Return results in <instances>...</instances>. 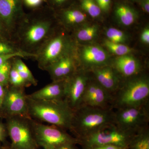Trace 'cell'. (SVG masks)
<instances>
[{
  "instance_id": "cell-1",
  "label": "cell",
  "mask_w": 149,
  "mask_h": 149,
  "mask_svg": "<svg viewBox=\"0 0 149 149\" xmlns=\"http://www.w3.org/2000/svg\"><path fill=\"white\" fill-rule=\"evenodd\" d=\"M57 24L55 17L24 15L11 36V42L21 52L35 56L58 29Z\"/></svg>"
},
{
  "instance_id": "cell-2",
  "label": "cell",
  "mask_w": 149,
  "mask_h": 149,
  "mask_svg": "<svg viewBox=\"0 0 149 149\" xmlns=\"http://www.w3.org/2000/svg\"><path fill=\"white\" fill-rule=\"evenodd\" d=\"M27 97L31 118L71 131L74 111L64 100H37Z\"/></svg>"
},
{
  "instance_id": "cell-3",
  "label": "cell",
  "mask_w": 149,
  "mask_h": 149,
  "mask_svg": "<svg viewBox=\"0 0 149 149\" xmlns=\"http://www.w3.org/2000/svg\"><path fill=\"white\" fill-rule=\"evenodd\" d=\"M113 118L114 112L110 108L82 106L74 111L71 132L80 140L113 123Z\"/></svg>"
},
{
  "instance_id": "cell-4",
  "label": "cell",
  "mask_w": 149,
  "mask_h": 149,
  "mask_svg": "<svg viewBox=\"0 0 149 149\" xmlns=\"http://www.w3.org/2000/svg\"><path fill=\"white\" fill-rule=\"evenodd\" d=\"M77 46L68 31L63 28H58L40 48L34 59L38 67L46 71L54 62L77 49Z\"/></svg>"
},
{
  "instance_id": "cell-5",
  "label": "cell",
  "mask_w": 149,
  "mask_h": 149,
  "mask_svg": "<svg viewBox=\"0 0 149 149\" xmlns=\"http://www.w3.org/2000/svg\"><path fill=\"white\" fill-rule=\"evenodd\" d=\"M115 94L112 105L117 109L147 104L149 97L148 77L139 74L128 78Z\"/></svg>"
},
{
  "instance_id": "cell-6",
  "label": "cell",
  "mask_w": 149,
  "mask_h": 149,
  "mask_svg": "<svg viewBox=\"0 0 149 149\" xmlns=\"http://www.w3.org/2000/svg\"><path fill=\"white\" fill-rule=\"evenodd\" d=\"M11 149H39L33 131L32 118L23 116L5 118Z\"/></svg>"
},
{
  "instance_id": "cell-7",
  "label": "cell",
  "mask_w": 149,
  "mask_h": 149,
  "mask_svg": "<svg viewBox=\"0 0 149 149\" xmlns=\"http://www.w3.org/2000/svg\"><path fill=\"white\" fill-rule=\"evenodd\" d=\"M135 135L120 130L112 123L79 140V144L82 146L83 149L104 145H113L128 149Z\"/></svg>"
},
{
  "instance_id": "cell-8",
  "label": "cell",
  "mask_w": 149,
  "mask_h": 149,
  "mask_svg": "<svg viewBox=\"0 0 149 149\" xmlns=\"http://www.w3.org/2000/svg\"><path fill=\"white\" fill-rule=\"evenodd\" d=\"M147 103L138 107L117 109L114 112L113 124L127 133L136 135L146 129L148 120Z\"/></svg>"
},
{
  "instance_id": "cell-9",
  "label": "cell",
  "mask_w": 149,
  "mask_h": 149,
  "mask_svg": "<svg viewBox=\"0 0 149 149\" xmlns=\"http://www.w3.org/2000/svg\"><path fill=\"white\" fill-rule=\"evenodd\" d=\"M32 123L36 141L43 149H54L66 144H79L78 139L59 127L45 125L32 118Z\"/></svg>"
},
{
  "instance_id": "cell-10",
  "label": "cell",
  "mask_w": 149,
  "mask_h": 149,
  "mask_svg": "<svg viewBox=\"0 0 149 149\" xmlns=\"http://www.w3.org/2000/svg\"><path fill=\"white\" fill-rule=\"evenodd\" d=\"M0 113L4 118L14 116L29 117L25 88L9 85L7 88Z\"/></svg>"
},
{
  "instance_id": "cell-11",
  "label": "cell",
  "mask_w": 149,
  "mask_h": 149,
  "mask_svg": "<svg viewBox=\"0 0 149 149\" xmlns=\"http://www.w3.org/2000/svg\"><path fill=\"white\" fill-rule=\"evenodd\" d=\"M89 80L84 71L77 70L65 80L64 100L74 111L82 106L83 95Z\"/></svg>"
},
{
  "instance_id": "cell-12",
  "label": "cell",
  "mask_w": 149,
  "mask_h": 149,
  "mask_svg": "<svg viewBox=\"0 0 149 149\" xmlns=\"http://www.w3.org/2000/svg\"><path fill=\"white\" fill-rule=\"evenodd\" d=\"M77 49L62 57L46 70L52 81L66 80L77 70Z\"/></svg>"
},
{
  "instance_id": "cell-13",
  "label": "cell",
  "mask_w": 149,
  "mask_h": 149,
  "mask_svg": "<svg viewBox=\"0 0 149 149\" xmlns=\"http://www.w3.org/2000/svg\"><path fill=\"white\" fill-rule=\"evenodd\" d=\"M22 2L23 0H0V19L10 38L25 15L22 9Z\"/></svg>"
},
{
  "instance_id": "cell-14",
  "label": "cell",
  "mask_w": 149,
  "mask_h": 149,
  "mask_svg": "<svg viewBox=\"0 0 149 149\" xmlns=\"http://www.w3.org/2000/svg\"><path fill=\"white\" fill-rule=\"evenodd\" d=\"M113 95L100 85L97 81H88L83 98L82 106L100 108H109L112 105Z\"/></svg>"
},
{
  "instance_id": "cell-15",
  "label": "cell",
  "mask_w": 149,
  "mask_h": 149,
  "mask_svg": "<svg viewBox=\"0 0 149 149\" xmlns=\"http://www.w3.org/2000/svg\"><path fill=\"white\" fill-rule=\"evenodd\" d=\"M96 81L113 95L120 87V80L117 72L108 65L91 69Z\"/></svg>"
},
{
  "instance_id": "cell-16",
  "label": "cell",
  "mask_w": 149,
  "mask_h": 149,
  "mask_svg": "<svg viewBox=\"0 0 149 149\" xmlns=\"http://www.w3.org/2000/svg\"><path fill=\"white\" fill-rule=\"evenodd\" d=\"M79 58L83 65L92 68L108 65L109 56L106 51L98 45H88L80 51Z\"/></svg>"
},
{
  "instance_id": "cell-17",
  "label": "cell",
  "mask_w": 149,
  "mask_h": 149,
  "mask_svg": "<svg viewBox=\"0 0 149 149\" xmlns=\"http://www.w3.org/2000/svg\"><path fill=\"white\" fill-rule=\"evenodd\" d=\"M65 95V80L52 81L32 94L27 95V97L37 100H64Z\"/></svg>"
},
{
  "instance_id": "cell-18",
  "label": "cell",
  "mask_w": 149,
  "mask_h": 149,
  "mask_svg": "<svg viewBox=\"0 0 149 149\" xmlns=\"http://www.w3.org/2000/svg\"><path fill=\"white\" fill-rule=\"evenodd\" d=\"M141 64L139 61L131 55L118 56L114 61L116 72L126 78H130L139 74Z\"/></svg>"
},
{
  "instance_id": "cell-19",
  "label": "cell",
  "mask_w": 149,
  "mask_h": 149,
  "mask_svg": "<svg viewBox=\"0 0 149 149\" xmlns=\"http://www.w3.org/2000/svg\"><path fill=\"white\" fill-rule=\"evenodd\" d=\"M56 19L60 26L67 31H74L86 21L87 16L79 10L69 8L63 10Z\"/></svg>"
},
{
  "instance_id": "cell-20",
  "label": "cell",
  "mask_w": 149,
  "mask_h": 149,
  "mask_svg": "<svg viewBox=\"0 0 149 149\" xmlns=\"http://www.w3.org/2000/svg\"><path fill=\"white\" fill-rule=\"evenodd\" d=\"M115 15L119 23L123 26H130L138 19V14L136 10L125 4H119L116 6Z\"/></svg>"
},
{
  "instance_id": "cell-21",
  "label": "cell",
  "mask_w": 149,
  "mask_h": 149,
  "mask_svg": "<svg viewBox=\"0 0 149 149\" xmlns=\"http://www.w3.org/2000/svg\"><path fill=\"white\" fill-rule=\"evenodd\" d=\"M21 58L18 57L14 58L12 59V64L29 86L32 85L36 86L38 84L37 80Z\"/></svg>"
},
{
  "instance_id": "cell-22",
  "label": "cell",
  "mask_w": 149,
  "mask_h": 149,
  "mask_svg": "<svg viewBox=\"0 0 149 149\" xmlns=\"http://www.w3.org/2000/svg\"><path fill=\"white\" fill-rule=\"evenodd\" d=\"M99 28L97 25H88L85 27H78L73 31V40L76 42H89L94 40L98 33Z\"/></svg>"
},
{
  "instance_id": "cell-23",
  "label": "cell",
  "mask_w": 149,
  "mask_h": 149,
  "mask_svg": "<svg viewBox=\"0 0 149 149\" xmlns=\"http://www.w3.org/2000/svg\"><path fill=\"white\" fill-rule=\"evenodd\" d=\"M128 149H149V132L148 128L134 136Z\"/></svg>"
},
{
  "instance_id": "cell-24",
  "label": "cell",
  "mask_w": 149,
  "mask_h": 149,
  "mask_svg": "<svg viewBox=\"0 0 149 149\" xmlns=\"http://www.w3.org/2000/svg\"><path fill=\"white\" fill-rule=\"evenodd\" d=\"M104 44L110 52L118 56L130 54L133 51V49L124 44L113 42L107 39L104 40Z\"/></svg>"
},
{
  "instance_id": "cell-25",
  "label": "cell",
  "mask_w": 149,
  "mask_h": 149,
  "mask_svg": "<svg viewBox=\"0 0 149 149\" xmlns=\"http://www.w3.org/2000/svg\"><path fill=\"white\" fill-rule=\"evenodd\" d=\"M81 7L85 12L93 18H97L102 11L95 0H81Z\"/></svg>"
},
{
  "instance_id": "cell-26",
  "label": "cell",
  "mask_w": 149,
  "mask_h": 149,
  "mask_svg": "<svg viewBox=\"0 0 149 149\" xmlns=\"http://www.w3.org/2000/svg\"><path fill=\"white\" fill-rule=\"evenodd\" d=\"M106 35L108 40L113 42L124 44L128 40V36L125 33L113 27L107 29Z\"/></svg>"
},
{
  "instance_id": "cell-27",
  "label": "cell",
  "mask_w": 149,
  "mask_h": 149,
  "mask_svg": "<svg viewBox=\"0 0 149 149\" xmlns=\"http://www.w3.org/2000/svg\"><path fill=\"white\" fill-rule=\"evenodd\" d=\"M9 85L15 88H24L29 86L22 79L12 64L9 75Z\"/></svg>"
},
{
  "instance_id": "cell-28",
  "label": "cell",
  "mask_w": 149,
  "mask_h": 149,
  "mask_svg": "<svg viewBox=\"0 0 149 149\" xmlns=\"http://www.w3.org/2000/svg\"><path fill=\"white\" fill-rule=\"evenodd\" d=\"M19 53L24 52L19 50L10 41L0 40V56Z\"/></svg>"
},
{
  "instance_id": "cell-29",
  "label": "cell",
  "mask_w": 149,
  "mask_h": 149,
  "mask_svg": "<svg viewBox=\"0 0 149 149\" xmlns=\"http://www.w3.org/2000/svg\"><path fill=\"white\" fill-rule=\"evenodd\" d=\"M12 59L0 67V84L8 86L9 75L12 65Z\"/></svg>"
},
{
  "instance_id": "cell-30",
  "label": "cell",
  "mask_w": 149,
  "mask_h": 149,
  "mask_svg": "<svg viewBox=\"0 0 149 149\" xmlns=\"http://www.w3.org/2000/svg\"><path fill=\"white\" fill-rule=\"evenodd\" d=\"M20 57L21 58H35V56L32 54L26 53H19L0 56V67L2 66L7 62L9 61L15 57Z\"/></svg>"
},
{
  "instance_id": "cell-31",
  "label": "cell",
  "mask_w": 149,
  "mask_h": 149,
  "mask_svg": "<svg viewBox=\"0 0 149 149\" xmlns=\"http://www.w3.org/2000/svg\"><path fill=\"white\" fill-rule=\"evenodd\" d=\"M8 133L5 123H4L0 121V143L5 147L10 146V143L8 142Z\"/></svg>"
},
{
  "instance_id": "cell-32",
  "label": "cell",
  "mask_w": 149,
  "mask_h": 149,
  "mask_svg": "<svg viewBox=\"0 0 149 149\" xmlns=\"http://www.w3.org/2000/svg\"><path fill=\"white\" fill-rule=\"evenodd\" d=\"M102 12H107L109 10L111 0H95Z\"/></svg>"
},
{
  "instance_id": "cell-33",
  "label": "cell",
  "mask_w": 149,
  "mask_h": 149,
  "mask_svg": "<svg viewBox=\"0 0 149 149\" xmlns=\"http://www.w3.org/2000/svg\"><path fill=\"white\" fill-rule=\"evenodd\" d=\"M43 0H23V2L28 7L37 8L42 3Z\"/></svg>"
},
{
  "instance_id": "cell-34",
  "label": "cell",
  "mask_w": 149,
  "mask_h": 149,
  "mask_svg": "<svg viewBox=\"0 0 149 149\" xmlns=\"http://www.w3.org/2000/svg\"><path fill=\"white\" fill-rule=\"evenodd\" d=\"M0 40L10 41V37L0 19Z\"/></svg>"
},
{
  "instance_id": "cell-35",
  "label": "cell",
  "mask_w": 149,
  "mask_h": 149,
  "mask_svg": "<svg viewBox=\"0 0 149 149\" xmlns=\"http://www.w3.org/2000/svg\"><path fill=\"white\" fill-rule=\"evenodd\" d=\"M141 42L146 45L149 44V29L148 27H146L143 30L141 35Z\"/></svg>"
},
{
  "instance_id": "cell-36",
  "label": "cell",
  "mask_w": 149,
  "mask_h": 149,
  "mask_svg": "<svg viewBox=\"0 0 149 149\" xmlns=\"http://www.w3.org/2000/svg\"><path fill=\"white\" fill-rule=\"evenodd\" d=\"M86 149H125L113 145H104L94 146Z\"/></svg>"
},
{
  "instance_id": "cell-37",
  "label": "cell",
  "mask_w": 149,
  "mask_h": 149,
  "mask_svg": "<svg viewBox=\"0 0 149 149\" xmlns=\"http://www.w3.org/2000/svg\"><path fill=\"white\" fill-rule=\"evenodd\" d=\"M137 1L143 11L149 13V0H137Z\"/></svg>"
},
{
  "instance_id": "cell-38",
  "label": "cell",
  "mask_w": 149,
  "mask_h": 149,
  "mask_svg": "<svg viewBox=\"0 0 149 149\" xmlns=\"http://www.w3.org/2000/svg\"><path fill=\"white\" fill-rule=\"evenodd\" d=\"M8 86H6L2 84H0V110L1 108L3 101L5 95L7 88Z\"/></svg>"
},
{
  "instance_id": "cell-39",
  "label": "cell",
  "mask_w": 149,
  "mask_h": 149,
  "mask_svg": "<svg viewBox=\"0 0 149 149\" xmlns=\"http://www.w3.org/2000/svg\"><path fill=\"white\" fill-rule=\"evenodd\" d=\"M77 145L74 143L64 144L54 149H79L76 146Z\"/></svg>"
},
{
  "instance_id": "cell-40",
  "label": "cell",
  "mask_w": 149,
  "mask_h": 149,
  "mask_svg": "<svg viewBox=\"0 0 149 149\" xmlns=\"http://www.w3.org/2000/svg\"><path fill=\"white\" fill-rule=\"evenodd\" d=\"M68 0H49L50 3L56 7L60 6L64 4Z\"/></svg>"
},
{
  "instance_id": "cell-41",
  "label": "cell",
  "mask_w": 149,
  "mask_h": 149,
  "mask_svg": "<svg viewBox=\"0 0 149 149\" xmlns=\"http://www.w3.org/2000/svg\"><path fill=\"white\" fill-rule=\"evenodd\" d=\"M5 147H5L2 144L0 143V149H4Z\"/></svg>"
},
{
  "instance_id": "cell-42",
  "label": "cell",
  "mask_w": 149,
  "mask_h": 149,
  "mask_svg": "<svg viewBox=\"0 0 149 149\" xmlns=\"http://www.w3.org/2000/svg\"><path fill=\"white\" fill-rule=\"evenodd\" d=\"M4 149H11L10 148V147H5V148Z\"/></svg>"
},
{
  "instance_id": "cell-43",
  "label": "cell",
  "mask_w": 149,
  "mask_h": 149,
  "mask_svg": "<svg viewBox=\"0 0 149 149\" xmlns=\"http://www.w3.org/2000/svg\"><path fill=\"white\" fill-rule=\"evenodd\" d=\"M2 118V117L1 115V113H0V119Z\"/></svg>"
},
{
  "instance_id": "cell-44",
  "label": "cell",
  "mask_w": 149,
  "mask_h": 149,
  "mask_svg": "<svg viewBox=\"0 0 149 149\" xmlns=\"http://www.w3.org/2000/svg\"><path fill=\"white\" fill-rule=\"evenodd\" d=\"M136 1H137V0H136Z\"/></svg>"
}]
</instances>
